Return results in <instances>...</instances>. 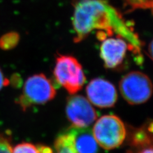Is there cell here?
<instances>
[{
  "instance_id": "cell-1",
  "label": "cell",
  "mask_w": 153,
  "mask_h": 153,
  "mask_svg": "<svg viewBox=\"0 0 153 153\" xmlns=\"http://www.w3.org/2000/svg\"><path fill=\"white\" fill-rule=\"evenodd\" d=\"M72 25L75 42H80L94 30L105 31L107 36L117 33L140 52L141 42L131 26L106 0H74Z\"/></svg>"
},
{
  "instance_id": "cell-2",
  "label": "cell",
  "mask_w": 153,
  "mask_h": 153,
  "mask_svg": "<svg viewBox=\"0 0 153 153\" xmlns=\"http://www.w3.org/2000/svg\"><path fill=\"white\" fill-rule=\"evenodd\" d=\"M54 75L57 82L71 94L78 92L85 82L82 66L71 56L60 54L56 57Z\"/></svg>"
},
{
  "instance_id": "cell-3",
  "label": "cell",
  "mask_w": 153,
  "mask_h": 153,
  "mask_svg": "<svg viewBox=\"0 0 153 153\" xmlns=\"http://www.w3.org/2000/svg\"><path fill=\"white\" fill-rule=\"evenodd\" d=\"M93 135L98 144L107 150L120 146L126 138V128L123 121L114 115L98 119L93 126Z\"/></svg>"
},
{
  "instance_id": "cell-4",
  "label": "cell",
  "mask_w": 153,
  "mask_h": 153,
  "mask_svg": "<svg viewBox=\"0 0 153 153\" xmlns=\"http://www.w3.org/2000/svg\"><path fill=\"white\" fill-rule=\"evenodd\" d=\"M56 94V89L51 80L44 74H36L26 80L19 104L26 110L33 105H41L51 101Z\"/></svg>"
},
{
  "instance_id": "cell-5",
  "label": "cell",
  "mask_w": 153,
  "mask_h": 153,
  "mask_svg": "<svg viewBox=\"0 0 153 153\" xmlns=\"http://www.w3.org/2000/svg\"><path fill=\"white\" fill-rule=\"evenodd\" d=\"M119 89L128 103L138 105L151 98L152 85L147 75L140 71H131L123 76L119 82Z\"/></svg>"
},
{
  "instance_id": "cell-6",
  "label": "cell",
  "mask_w": 153,
  "mask_h": 153,
  "mask_svg": "<svg viewBox=\"0 0 153 153\" xmlns=\"http://www.w3.org/2000/svg\"><path fill=\"white\" fill-rule=\"evenodd\" d=\"M128 49L141 56L130 44H128L124 38H105L102 40L100 46V57L105 66L108 68H116L120 66L126 56Z\"/></svg>"
},
{
  "instance_id": "cell-7",
  "label": "cell",
  "mask_w": 153,
  "mask_h": 153,
  "mask_svg": "<svg viewBox=\"0 0 153 153\" xmlns=\"http://www.w3.org/2000/svg\"><path fill=\"white\" fill-rule=\"evenodd\" d=\"M66 116L74 126L87 128L96 121L98 114L88 100L82 96H74L67 100Z\"/></svg>"
},
{
  "instance_id": "cell-8",
  "label": "cell",
  "mask_w": 153,
  "mask_h": 153,
  "mask_svg": "<svg viewBox=\"0 0 153 153\" xmlns=\"http://www.w3.org/2000/svg\"><path fill=\"white\" fill-rule=\"evenodd\" d=\"M86 93L89 101L100 108L112 107L117 100V91L114 85L102 78L91 81L86 88Z\"/></svg>"
},
{
  "instance_id": "cell-9",
  "label": "cell",
  "mask_w": 153,
  "mask_h": 153,
  "mask_svg": "<svg viewBox=\"0 0 153 153\" xmlns=\"http://www.w3.org/2000/svg\"><path fill=\"white\" fill-rule=\"evenodd\" d=\"M65 133L76 153H98V144L89 128L73 126Z\"/></svg>"
},
{
  "instance_id": "cell-10",
  "label": "cell",
  "mask_w": 153,
  "mask_h": 153,
  "mask_svg": "<svg viewBox=\"0 0 153 153\" xmlns=\"http://www.w3.org/2000/svg\"><path fill=\"white\" fill-rule=\"evenodd\" d=\"M20 40V35L16 31L5 33L0 38V49L10 51L15 48Z\"/></svg>"
},
{
  "instance_id": "cell-11",
  "label": "cell",
  "mask_w": 153,
  "mask_h": 153,
  "mask_svg": "<svg viewBox=\"0 0 153 153\" xmlns=\"http://www.w3.org/2000/svg\"><path fill=\"white\" fill-rule=\"evenodd\" d=\"M54 147L56 153H76L71 146L69 137L66 133L61 134L57 138Z\"/></svg>"
},
{
  "instance_id": "cell-12",
  "label": "cell",
  "mask_w": 153,
  "mask_h": 153,
  "mask_svg": "<svg viewBox=\"0 0 153 153\" xmlns=\"http://www.w3.org/2000/svg\"><path fill=\"white\" fill-rule=\"evenodd\" d=\"M125 4L130 7V10L137 8L147 9L152 8V0H124Z\"/></svg>"
},
{
  "instance_id": "cell-13",
  "label": "cell",
  "mask_w": 153,
  "mask_h": 153,
  "mask_svg": "<svg viewBox=\"0 0 153 153\" xmlns=\"http://www.w3.org/2000/svg\"><path fill=\"white\" fill-rule=\"evenodd\" d=\"M12 153H40L38 148L30 143H22L12 149Z\"/></svg>"
},
{
  "instance_id": "cell-14",
  "label": "cell",
  "mask_w": 153,
  "mask_h": 153,
  "mask_svg": "<svg viewBox=\"0 0 153 153\" xmlns=\"http://www.w3.org/2000/svg\"><path fill=\"white\" fill-rule=\"evenodd\" d=\"M0 153H12V149L8 141L0 136Z\"/></svg>"
},
{
  "instance_id": "cell-15",
  "label": "cell",
  "mask_w": 153,
  "mask_h": 153,
  "mask_svg": "<svg viewBox=\"0 0 153 153\" xmlns=\"http://www.w3.org/2000/svg\"><path fill=\"white\" fill-rule=\"evenodd\" d=\"M8 84L9 81L4 77L1 70L0 69V90H1L3 87L7 85Z\"/></svg>"
},
{
  "instance_id": "cell-16",
  "label": "cell",
  "mask_w": 153,
  "mask_h": 153,
  "mask_svg": "<svg viewBox=\"0 0 153 153\" xmlns=\"http://www.w3.org/2000/svg\"><path fill=\"white\" fill-rule=\"evenodd\" d=\"M140 153H152V146H150L149 147H146V149H144L143 150H142V151Z\"/></svg>"
},
{
  "instance_id": "cell-17",
  "label": "cell",
  "mask_w": 153,
  "mask_h": 153,
  "mask_svg": "<svg viewBox=\"0 0 153 153\" xmlns=\"http://www.w3.org/2000/svg\"><path fill=\"white\" fill-rule=\"evenodd\" d=\"M152 42H151L150 43V45H149V53H150V57H152Z\"/></svg>"
}]
</instances>
